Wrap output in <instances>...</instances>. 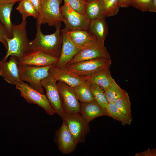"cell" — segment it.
<instances>
[{"label": "cell", "instance_id": "7c38bea8", "mask_svg": "<svg viewBox=\"0 0 156 156\" xmlns=\"http://www.w3.org/2000/svg\"><path fill=\"white\" fill-rule=\"evenodd\" d=\"M57 81L50 75L42 79L41 83L45 89L47 98L55 112L62 118L64 112L60 98L56 85Z\"/></svg>", "mask_w": 156, "mask_h": 156}, {"label": "cell", "instance_id": "4fadbf2b", "mask_svg": "<svg viewBox=\"0 0 156 156\" xmlns=\"http://www.w3.org/2000/svg\"><path fill=\"white\" fill-rule=\"evenodd\" d=\"M63 121L61 126L56 131L54 140L59 150L64 154H68L76 150L77 144Z\"/></svg>", "mask_w": 156, "mask_h": 156}, {"label": "cell", "instance_id": "4dcf8cb0", "mask_svg": "<svg viewBox=\"0 0 156 156\" xmlns=\"http://www.w3.org/2000/svg\"><path fill=\"white\" fill-rule=\"evenodd\" d=\"M151 0H131L130 6H133L142 12L148 11V8Z\"/></svg>", "mask_w": 156, "mask_h": 156}, {"label": "cell", "instance_id": "4316f807", "mask_svg": "<svg viewBox=\"0 0 156 156\" xmlns=\"http://www.w3.org/2000/svg\"><path fill=\"white\" fill-rule=\"evenodd\" d=\"M90 88L94 100L101 106L106 108L108 102L103 89L96 84L90 83Z\"/></svg>", "mask_w": 156, "mask_h": 156}, {"label": "cell", "instance_id": "83f0119b", "mask_svg": "<svg viewBox=\"0 0 156 156\" xmlns=\"http://www.w3.org/2000/svg\"><path fill=\"white\" fill-rule=\"evenodd\" d=\"M114 103L117 108L124 114L132 118L131 103L129 96L127 92L123 96L116 99Z\"/></svg>", "mask_w": 156, "mask_h": 156}, {"label": "cell", "instance_id": "5b68a950", "mask_svg": "<svg viewBox=\"0 0 156 156\" xmlns=\"http://www.w3.org/2000/svg\"><path fill=\"white\" fill-rule=\"evenodd\" d=\"M62 0H41V7L36 24L47 23L55 27L62 22L60 10Z\"/></svg>", "mask_w": 156, "mask_h": 156}, {"label": "cell", "instance_id": "e575fe53", "mask_svg": "<svg viewBox=\"0 0 156 156\" xmlns=\"http://www.w3.org/2000/svg\"><path fill=\"white\" fill-rule=\"evenodd\" d=\"M148 11L156 12V0H151L148 6Z\"/></svg>", "mask_w": 156, "mask_h": 156}, {"label": "cell", "instance_id": "ffe728a7", "mask_svg": "<svg viewBox=\"0 0 156 156\" xmlns=\"http://www.w3.org/2000/svg\"><path fill=\"white\" fill-rule=\"evenodd\" d=\"M109 69L99 71L89 76L81 77L90 83L99 86L105 91L109 86L113 78L111 75Z\"/></svg>", "mask_w": 156, "mask_h": 156}, {"label": "cell", "instance_id": "f35d334b", "mask_svg": "<svg viewBox=\"0 0 156 156\" xmlns=\"http://www.w3.org/2000/svg\"><path fill=\"white\" fill-rule=\"evenodd\" d=\"M22 0H19V1H22Z\"/></svg>", "mask_w": 156, "mask_h": 156}, {"label": "cell", "instance_id": "8fae6325", "mask_svg": "<svg viewBox=\"0 0 156 156\" xmlns=\"http://www.w3.org/2000/svg\"><path fill=\"white\" fill-rule=\"evenodd\" d=\"M59 57L40 51H29L18 61V65H32L44 66L56 65Z\"/></svg>", "mask_w": 156, "mask_h": 156}, {"label": "cell", "instance_id": "484cf974", "mask_svg": "<svg viewBox=\"0 0 156 156\" xmlns=\"http://www.w3.org/2000/svg\"><path fill=\"white\" fill-rule=\"evenodd\" d=\"M105 95L108 103H114L117 99L125 95L127 92L122 89L113 78L108 88L105 91Z\"/></svg>", "mask_w": 156, "mask_h": 156}, {"label": "cell", "instance_id": "9c48e42d", "mask_svg": "<svg viewBox=\"0 0 156 156\" xmlns=\"http://www.w3.org/2000/svg\"><path fill=\"white\" fill-rule=\"evenodd\" d=\"M56 85L64 114H80V103L72 88L60 81Z\"/></svg>", "mask_w": 156, "mask_h": 156}, {"label": "cell", "instance_id": "6da1fadb", "mask_svg": "<svg viewBox=\"0 0 156 156\" xmlns=\"http://www.w3.org/2000/svg\"><path fill=\"white\" fill-rule=\"evenodd\" d=\"M60 23L56 26L53 34L45 35L41 31V25H36V33L34 39L29 42V51H40L45 53L59 57L62 43Z\"/></svg>", "mask_w": 156, "mask_h": 156}, {"label": "cell", "instance_id": "44dd1931", "mask_svg": "<svg viewBox=\"0 0 156 156\" xmlns=\"http://www.w3.org/2000/svg\"><path fill=\"white\" fill-rule=\"evenodd\" d=\"M88 30L97 40L104 43L108 31L105 18L90 21Z\"/></svg>", "mask_w": 156, "mask_h": 156}, {"label": "cell", "instance_id": "d4e9b609", "mask_svg": "<svg viewBox=\"0 0 156 156\" xmlns=\"http://www.w3.org/2000/svg\"><path fill=\"white\" fill-rule=\"evenodd\" d=\"M20 2L16 9L21 14L22 20H26L29 16L37 19L38 12L30 1L29 0H22Z\"/></svg>", "mask_w": 156, "mask_h": 156}, {"label": "cell", "instance_id": "9a60e30c", "mask_svg": "<svg viewBox=\"0 0 156 156\" xmlns=\"http://www.w3.org/2000/svg\"><path fill=\"white\" fill-rule=\"evenodd\" d=\"M0 76L8 83L14 84L21 81L18 73V60L13 56H10L8 61L0 60Z\"/></svg>", "mask_w": 156, "mask_h": 156}, {"label": "cell", "instance_id": "ba28073f", "mask_svg": "<svg viewBox=\"0 0 156 156\" xmlns=\"http://www.w3.org/2000/svg\"><path fill=\"white\" fill-rule=\"evenodd\" d=\"M14 85L16 89L20 91L21 96L28 103L37 105L50 115L55 113L46 95L41 94L22 81L16 82Z\"/></svg>", "mask_w": 156, "mask_h": 156}, {"label": "cell", "instance_id": "8992f818", "mask_svg": "<svg viewBox=\"0 0 156 156\" xmlns=\"http://www.w3.org/2000/svg\"><path fill=\"white\" fill-rule=\"evenodd\" d=\"M60 10L66 31L88 30L90 20L86 14L75 11L65 2Z\"/></svg>", "mask_w": 156, "mask_h": 156}, {"label": "cell", "instance_id": "836d02e7", "mask_svg": "<svg viewBox=\"0 0 156 156\" xmlns=\"http://www.w3.org/2000/svg\"><path fill=\"white\" fill-rule=\"evenodd\" d=\"M39 12L41 7V0H29Z\"/></svg>", "mask_w": 156, "mask_h": 156}, {"label": "cell", "instance_id": "74e56055", "mask_svg": "<svg viewBox=\"0 0 156 156\" xmlns=\"http://www.w3.org/2000/svg\"><path fill=\"white\" fill-rule=\"evenodd\" d=\"M84 0V1H90L92 0Z\"/></svg>", "mask_w": 156, "mask_h": 156}, {"label": "cell", "instance_id": "d6a6232c", "mask_svg": "<svg viewBox=\"0 0 156 156\" xmlns=\"http://www.w3.org/2000/svg\"><path fill=\"white\" fill-rule=\"evenodd\" d=\"M156 155V148L152 149L149 148L146 151L137 153L135 155V156H155Z\"/></svg>", "mask_w": 156, "mask_h": 156}, {"label": "cell", "instance_id": "2e32d148", "mask_svg": "<svg viewBox=\"0 0 156 156\" xmlns=\"http://www.w3.org/2000/svg\"><path fill=\"white\" fill-rule=\"evenodd\" d=\"M49 74L57 81L63 82L72 88L86 81L83 77L73 74L64 68H58L55 65L52 66L49 68Z\"/></svg>", "mask_w": 156, "mask_h": 156}, {"label": "cell", "instance_id": "603a6c76", "mask_svg": "<svg viewBox=\"0 0 156 156\" xmlns=\"http://www.w3.org/2000/svg\"><path fill=\"white\" fill-rule=\"evenodd\" d=\"M90 83L86 80L72 87L80 102L87 103L94 100L90 88Z\"/></svg>", "mask_w": 156, "mask_h": 156}, {"label": "cell", "instance_id": "f1b7e54d", "mask_svg": "<svg viewBox=\"0 0 156 156\" xmlns=\"http://www.w3.org/2000/svg\"><path fill=\"white\" fill-rule=\"evenodd\" d=\"M105 8V17L114 16L118 13L120 7L118 0H102Z\"/></svg>", "mask_w": 156, "mask_h": 156}, {"label": "cell", "instance_id": "cb8c5ba5", "mask_svg": "<svg viewBox=\"0 0 156 156\" xmlns=\"http://www.w3.org/2000/svg\"><path fill=\"white\" fill-rule=\"evenodd\" d=\"M106 108L109 116L121 122L123 125H131L132 118L124 114L117 108L114 103H108Z\"/></svg>", "mask_w": 156, "mask_h": 156}, {"label": "cell", "instance_id": "277c9868", "mask_svg": "<svg viewBox=\"0 0 156 156\" xmlns=\"http://www.w3.org/2000/svg\"><path fill=\"white\" fill-rule=\"evenodd\" d=\"M38 66L32 65H18L19 77L21 81L28 82L32 88L44 94L41 80L49 75V70L52 66Z\"/></svg>", "mask_w": 156, "mask_h": 156}, {"label": "cell", "instance_id": "52a82bcc", "mask_svg": "<svg viewBox=\"0 0 156 156\" xmlns=\"http://www.w3.org/2000/svg\"><path fill=\"white\" fill-rule=\"evenodd\" d=\"M65 122L75 141L78 144L85 141V138L90 131L89 123L80 114H64L62 118Z\"/></svg>", "mask_w": 156, "mask_h": 156}, {"label": "cell", "instance_id": "1f68e13d", "mask_svg": "<svg viewBox=\"0 0 156 156\" xmlns=\"http://www.w3.org/2000/svg\"><path fill=\"white\" fill-rule=\"evenodd\" d=\"M10 38L4 27L0 22V42L4 45L7 50L8 49V45L6 38Z\"/></svg>", "mask_w": 156, "mask_h": 156}, {"label": "cell", "instance_id": "7402d4cb", "mask_svg": "<svg viewBox=\"0 0 156 156\" xmlns=\"http://www.w3.org/2000/svg\"><path fill=\"white\" fill-rule=\"evenodd\" d=\"M15 3L0 4V22L11 38L12 34V24L10 16L12 10Z\"/></svg>", "mask_w": 156, "mask_h": 156}, {"label": "cell", "instance_id": "8d00e7d4", "mask_svg": "<svg viewBox=\"0 0 156 156\" xmlns=\"http://www.w3.org/2000/svg\"><path fill=\"white\" fill-rule=\"evenodd\" d=\"M19 1V0H0V4L5 3H15Z\"/></svg>", "mask_w": 156, "mask_h": 156}, {"label": "cell", "instance_id": "30bf717a", "mask_svg": "<svg viewBox=\"0 0 156 156\" xmlns=\"http://www.w3.org/2000/svg\"><path fill=\"white\" fill-rule=\"evenodd\" d=\"M111 59L104 43L97 39L91 45L81 50L67 64L98 58Z\"/></svg>", "mask_w": 156, "mask_h": 156}, {"label": "cell", "instance_id": "3957f363", "mask_svg": "<svg viewBox=\"0 0 156 156\" xmlns=\"http://www.w3.org/2000/svg\"><path fill=\"white\" fill-rule=\"evenodd\" d=\"M112 62L111 59L98 58L68 64L64 68L75 75L88 76L109 68Z\"/></svg>", "mask_w": 156, "mask_h": 156}, {"label": "cell", "instance_id": "f546056e", "mask_svg": "<svg viewBox=\"0 0 156 156\" xmlns=\"http://www.w3.org/2000/svg\"><path fill=\"white\" fill-rule=\"evenodd\" d=\"M73 9L82 14H85V7L86 1L83 0H64Z\"/></svg>", "mask_w": 156, "mask_h": 156}, {"label": "cell", "instance_id": "e0dca14e", "mask_svg": "<svg viewBox=\"0 0 156 156\" xmlns=\"http://www.w3.org/2000/svg\"><path fill=\"white\" fill-rule=\"evenodd\" d=\"M80 103V114L88 123L97 117L108 116L106 108L101 106L94 100L89 102Z\"/></svg>", "mask_w": 156, "mask_h": 156}, {"label": "cell", "instance_id": "7a4b0ae2", "mask_svg": "<svg viewBox=\"0 0 156 156\" xmlns=\"http://www.w3.org/2000/svg\"><path fill=\"white\" fill-rule=\"evenodd\" d=\"M26 20H23L18 25L12 24V34L10 38H6L8 49L6 55L2 60L6 61L9 56L15 57L18 61L29 51V42L27 36Z\"/></svg>", "mask_w": 156, "mask_h": 156}, {"label": "cell", "instance_id": "5bb4252c", "mask_svg": "<svg viewBox=\"0 0 156 156\" xmlns=\"http://www.w3.org/2000/svg\"><path fill=\"white\" fill-rule=\"evenodd\" d=\"M62 37L61 51L59 61L55 66L63 68L81 50L77 48L67 36L66 31L61 30Z\"/></svg>", "mask_w": 156, "mask_h": 156}, {"label": "cell", "instance_id": "d6986e66", "mask_svg": "<svg viewBox=\"0 0 156 156\" xmlns=\"http://www.w3.org/2000/svg\"><path fill=\"white\" fill-rule=\"evenodd\" d=\"M85 14L90 21L105 18V8L102 0H92L86 1Z\"/></svg>", "mask_w": 156, "mask_h": 156}, {"label": "cell", "instance_id": "ac0fdd59", "mask_svg": "<svg viewBox=\"0 0 156 156\" xmlns=\"http://www.w3.org/2000/svg\"><path fill=\"white\" fill-rule=\"evenodd\" d=\"M66 31L71 41L81 50L89 46L97 39L88 30L77 29Z\"/></svg>", "mask_w": 156, "mask_h": 156}, {"label": "cell", "instance_id": "d590c367", "mask_svg": "<svg viewBox=\"0 0 156 156\" xmlns=\"http://www.w3.org/2000/svg\"><path fill=\"white\" fill-rule=\"evenodd\" d=\"M131 0H118V4L120 7L127 8L130 6Z\"/></svg>", "mask_w": 156, "mask_h": 156}]
</instances>
